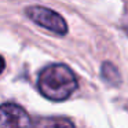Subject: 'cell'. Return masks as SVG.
I'll return each mask as SVG.
<instances>
[{
    "label": "cell",
    "mask_w": 128,
    "mask_h": 128,
    "mask_svg": "<svg viewBox=\"0 0 128 128\" xmlns=\"http://www.w3.org/2000/svg\"><path fill=\"white\" fill-rule=\"evenodd\" d=\"M100 73H102L103 80L110 83L112 86H118L120 81H121L118 70H117V68L112 62H103L102 68H100Z\"/></svg>",
    "instance_id": "5b68a950"
},
{
    "label": "cell",
    "mask_w": 128,
    "mask_h": 128,
    "mask_svg": "<svg viewBox=\"0 0 128 128\" xmlns=\"http://www.w3.org/2000/svg\"><path fill=\"white\" fill-rule=\"evenodd\" d=\"M125 30H127V33H128V28H127V29H125Z\"/></svg>",
    "instance_id": "52a82bcc"
},
{
    "label": "cell",
    "mask_w": 128,
    "mask_h": 128,
    "mask_svg": "<svg viewBox=\"0 0 128 128\" xmlns=\"http://www.w3.org/2000/svg\"><path fill=\"white\" fill-rule=\"evenodd\" d=\"M37 87L47 99L61 102L77 90V78L69 66L62 64L48 65L40 72Z\"/></svg>",
    "instance_id": "6da1fadb"
},
{
    "label": "cell",
    "mask_w": 128,
    "mask_h": 128,
    "mask_svg": "<svg viewBox=\"0 0 128 128\" xmlns=\"http://www.w3.org/2000/svg\"><path fill=\"white\" fill-rule=\"evenodd\" d=\"M34 128H76L66 117H43L34 122Z\"/></svg>",
    "instance_id": "277c9868"
},
{
    "label": "cell",
    "mask_w": 128,
    "mask_h": 128,
    "mask_svg": "<svg viewBox=\"0 0 128 128\" xmlns=\"http://www.w3.org/2000/svg\"><path fill=\"white\" fill-rule=\"evenodd\" d=\"M4 68H6V62H4V58H3V56L0 55V74L3 73Z\"/></svg>",
    "instance_id": "8992f818"
},
{
    "label": "cell",
    "mask_w": 128,
    "mask_h": 128,
    "mask_svg": "<svg viewBox=\"0 0 128 128\" xmlns=\"http://www.w3.org/2000/svg\"><path fill=\"white\" fill-rule=\"evenodd\" d=\"M25 12L37 25L43 26V28L48 29V30L54 32L56 34H61V36L66 34L68 32L66 21L62 18V15H59L54 10H50L47 7H42V6H33V7H28Z\"/></svg>",
    "instance_id": "7a4b0ae2"
},
{
    "label": "cell",
    "mask_w": 128,
    "mask_h": 128,
    "mask_svg": "<svg viewBox=\"0 0 128 128\" xmlns=\"http://www.w3.org/2000/svg\"><path fill=\"white\" fill-rule=\"evenodd\" d=\"M0 128H34L28 112L17 103L0 105Z\"/></svg>",
    "instance_id": "3957f363"
}]
</instances>
